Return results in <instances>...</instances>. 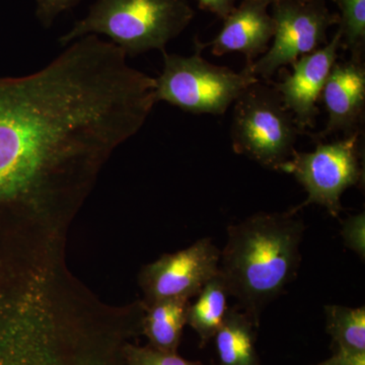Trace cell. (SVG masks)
Returning <instances> with one entry per match:
<instances>
[{
  "label": "cell",
  "instance_id": "9a60e30c",
  "mask_svg": "<svg viewBox=\"0 0 365 365\" xmlns=\"http://www.w3.org/2000/svg\"><path fill=\"white\" fill-rule=\"evenodd\" d=\"M339 6L338 31L341 48L351 53V58L361 59L365 48V0H336Z\"/></svg>",
  "mask_w": 365,
  "mask_h": 365
},
{
  "label": "cell",
  "instance_id": "7c38bea8",
  "mask_svg": "<svg viewBox=\"0 0 365 365\" xmlns=\"http://www.w3.org/2000/svg\"><path fill=\"white\" fill-rule=\"evenodd\" d=\"M190 299H163L146 304L141 322L150 347L165 352H177L182 330L187 325Z\"/></svg>",
  "mask_w": 365,
  "mask_h": 365
},
{
  "label": "cell",
  "instance_id": "6da1fadb",
  "mask_svg": "<svg viewBox=\"0 0 365 365\" xmlns=\"http://www.w3.org/2000/svg\"><path fill=\"white\" fill-rule=\"evenodd\" d=\"M297 212H259L227 227L220 272L230 297L257 327L266 307L297 277L306 230Z\"/></svg>",
  "mask_w": 365,
  "mask_h": 365
},
{
  "label": "cell",
  "instance_id": "ba28073f",
  "mask_svg": "<svg viewBox=\"0 0 365 365\" xmlns=\"http://www.w3.org/2000/svg\"><path fill=\"white\" fill-rule=\"evenodd\" d=\"M340 48L341 34L337 30L330 42L300 57L292 64V73L287 72L282 81L272 83L302 133L316 127L319 97Z\"/></svg>",
  "mask_w": 365,
  "mask_h": 365
},
{
  "label": "cell",
  "instance_id": "7402d4cb",
  "mask_svg": "<svg viewBox=\"0 0 365 365\" xmlns=\"http://www.w3.org/2000/svg\"><path fill=\"white\" fill-rule=\"evenodd\" d=\"M263 1L267 2L271 6L274 2L282 1V0H263ZM295 1H313V0H295ZM331 1L335 2L336 0H331Z\"/></svg>",
  "mask_w": 365,
  "mask_h": 365
},
{
  "label": "cell",
  "instance_id": "44dd1931",
  "mask_svg": "<svg viewBox=\"0 0 365 365\" xmlns=\"http://www.w3.org/2000/svg\"><path fill=\"white\" fill-rule=\"evenodd\" d=\"M317 365H340L339 362H338L337 359H336L335 355H333L331 359L325 360V361L321 362V364Z\"/></svg>",
  "mask_w": 365,
  "mask_h": 365
},
{
  "label": "cell",
  "instance_id": "3957f363",
  "mask_svg": "<svg viewBox=\"0 0 365 365\" xmlns=\"http://www.w3.org/2000/svg\"><path fill=\"white\" fill-rule=\"evenodd\" d=\"M234 105L230 139L235 153L281 172L297 151V136L304 133L280 93L260 79L250 86Z\"/></svg>",
  "mask_w": 365,
  "mask_h": 365
},
{
  "label": "cell",
  "instance_id": "30bf717a",
  "mask_svg": "<svg viewBox=\"0 0 365 365\" xmlns=\"http://www.w3.org/2000/svg\"><path fill=\"white\" fill-rule=\"evenodd\" d=\"M270 4L263 0H242L227 18L215 39L208 44L216 56L240 52L246 56L247 66L268 51L276 31L275 21L268 11Z\"/></svg>",
  "mask_w": 365,
  "mask_h": 365
},
{
  "label": "cell",
  "instance_id": "4fadbf2b",
  "mask_svg": "<svg viewBox=\"0 0 365 365\" xmlns=\"http://www.w3.org/2000/svg\"><path fill=\"white\" fill-rule=\"evenodd\" d=\"M230 292L222 274L204 285L197 294L195 302H190L187 325L191 326L200 338L201 345L207 344L220 330L228 311L227 299Z\"/></svg>",
  "mask_w": 365,
  "mask_h": 365
},
{
  "label": "cell",
  "instance_id": "ffe728a7",
  "mask_svg": "<svg viewBox=\"0 0 365 365\" xmlns=\"http://www.w3.org/2000/svg\"><path fill=\"white\" fill-rule=\"evenodd\" d=\"M334 355H335L340 365H365V352H353L344 349H336Z\"/></svg>",
  "mask_w": 365,
  "mask_h": 365
},
{
  "label": "cell",
  "instance_id": "2e32d148",
  "mask_svg": "<svg viewBox=\"0 0 365 365\" xmlns=\"http://www.w3.org/2000/svg\"><path fill=\"white\" fill-rule=\"evenodd\" d=\"M127 365H204L200 361H190L177 352H165L150 347L126 345L123 350Z\"/></svg>",
  "mask_w": 365,
  "mask_h": 365
},
{
  "label": "cell",
  "instance_id": "52a82bcc",
  "mask_svg": "<svg viewBox=\"0 0 365 365\" xmlns=\"http://www.w3.org/2000/svg\"><path fill=\"white\" fill-rule=\"evenodd\" d=\"M220 250L204 237L189 248L165 254L143 269L146 304L163 299H190L220 272Z\"/></svg>",
  "mask_w": 365,
  "mask_h": 365
},
{
  "label": "cell",
  "instance_id": "8992f818",
  "mask_svg": "<svg viewBox=\"0 0 365 365\" xmlns=\"http://www.w3.org/2000/svg\"><path fill=\"white\" fill-rule=\"evenodd\" d=\"M271 6L276 24L273 44L263 56L246 66L257 78L266 81L283 67L292 66L300 57L326 45L329 29L339 24V14L329 9L326 0H282Z\"/></svg>",
  "mask_w": 365,
  "mask_h": 365
},
{
  "label": "cell",
  "instance_id": "ac0fdd59",
  "mask_svg": "<svg viewBox=\"0 0 365 365\" xmlns=\"http://www.w3.org/2000/svg\"><path fill=\"white\" fill-rule=\"evenodd\" d=\"M81 0H35V16L43 28L52 26L60 14L71 11Z\"/></svg>",
  "mask_w": 365,
  "mask_h": 365
},
{
  "label": "cell",
  "instance_id": "7a4b0ae2",
  "mask_svg": "<svg viewBox=\"0 0 365 365\" xmlns=\"http://www.w3.org/2000/svg\"><path fill=\"white\" fill-rule=\"evenodd\" d=\"M195 11L187 0H95L86 18L59 38L62 47L86 35H105L127 57L165 51L191 24Z\"/></svg>",
  "mask_w": 365,
  "mask_h": 365
},
{
  "label": "cell",
  "instance_id": "5b68a950",
  "mask_svg": "<svg viewBox=\"0 0 365 365\" xmlns=\"http://www.w3.org/2000/svg\"><path fill=\"white\" fill-rule=\"evenodd\" d=\"M361 131L329 143H319L314 150L297 153L281 172L294 175L304 187L307 199L297 209L309 204L323 206L333 217H339L341 197L364 179L359 140Z\"/></svg>",
  "mask_w": 365,
  "mask_h": 365
},
{
  "label": "cell",
  "instance_id": "277c9868",
  "mask_svg": "<svg viewBox=\"0 0 365 365\" xmlns=\"http://www.w3.org/2000/svg\"><path fill=\"white\" fill-rule=\"evenodd\" d=\"M190 56L163 53V69L155 78V100L191 114L220 116L250 86L260 81L248 67L241 72L210 63L201 56L200 42Z\"/></svg>",
  "mask_w": 365,
  "mask_h": 365
},
{
  "label": "cell",
  "instance_id": "5bb4252c",
  "mask_svg": "<svg viewBox=\"0 0 365 365\" xmlns=\"http://www.w3.org/2000/svg\"><path fill=\"white\" fill-rule=\"evenodd\" d=\"M327 331L332 336L336 349L365 352L364 307L339 304L325 307Z\"/></svg>",
  "mask_w": 365,
  "mask_h": 365
},
{
  "label": "cell",
  "instance_id": "d6986e66",
  "mask_svg": "<svg viewBox=\"0 0 365 365\" xmlns=\"http://www.w3.org/2000/svg\"><path fill=\"white\" fill-rule=\"evenodd\" d=\"M196 1L204 11H210L223 20L234 11L237 0H196Z\"/></svg>",
  "mask_w": 365,
  "mask_h": 365
},
{
  "label": "cell",
  "instance_id": "e0dca14e",
  "mask_svg": "<svg viewBox=\"0 0 365 365\" xmlns=\"http://www.w3.org/2000/svg\"><path fill=\"white\" fill-rule=\"evenodd\" d=\"M344 245L355 252L362 260L365 259V213L351 215L342 222L341 228Z\"/></svg>",
  "mask_w": 365,
  "mask_h": 365
},
{
  "label": "cell",
  "instance_id": "8fae6325",
  "mask_svg": "<svg viewBox=\"0 0 365 365\" xmlns=\"http://www.w3.org/2000/svg\"><path fill=\"white\" fill-rule=\"evenodd\" d=\"M256 328L239 307H228L225 321L213 338L220 365H261L256 349Z\"/></svg>",
  "mask_w": 365,
  "mask_h": 365
},
{
  "label": "cell",
  "instance_id": "9c48e42d",
  "mask_svg": "<svg viewBox=\"0 0 365 365\" xmlns=\"http://www.w3.org/2000/svg\"><path fill=\"white\" fill-rule=\"evenodd\" d=\"M328 115L325 129L317 134L351 135L361 131L365 109V69L361 59L336 61L322 91Z\"/></svg>",
  "mask_w": 365,
  "mask_h": 365
}]
</instances>
